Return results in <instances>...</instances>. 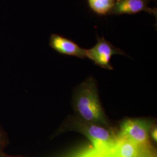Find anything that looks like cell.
<instances>
[{
	"instance_id": "6",
	"label": "cell",
	"mask_w": 157,
	"mask_h": 157,
	"mask_svg": "<svg viewBox=\"0 0 157 157\" xmlns=\"http://www.w3.org/2000/svg\"><path fill=\"white\" fill-rule=\"evenodd\" d=\"M142 11L157 17V9L149 7L147 0H117L109 15L134 14Z\"/></svg>"
},
{
	"instance_id": "14",
	"label": "cell",
	"mask_w": 157,
	"mask_h": 157,
	"mask_svg": "<svg viewBox=\"0 0 157 157\" xmlns=\"http://www.w3.org/2000/svg\"><path fill=\"white\" fill-rule=\"evenodd\" d=\"M147 1H151V0H147Z\"/></svg>"
},
{
	"instance_id": "7",
	"label": "cell",
	"mask_w": 157,
	"mask_h": 157,
	"mask_svg": "<svg viewBox=\"0 0 157 157\" xmlns=\"http://www.w3.org/2000/svg\"><path fill=\"white\" fill-rule=\"evenodd\" d=\"M140 148L133 141L117 135L109 157H139Z\"/></svg>"
},
{
	"instance_id": "2",
	"label": "cell",
	"mask_w": 157,
	"mask_h": 157,
	"mask_svg": "<svg viewBox=\"0 0 157 157\" xmlns=\"http://www.w3.org/2000/svg\"><path fill=\"white\" fill-rule=\"evenodd\" d=\"M151 124L146 119L126 118L122 121L118 135L133 141L140 148H152L149 140Z\"/></svg>"
},
{
	"instance_id": "1",
	"label": "cell",
	"mask_w": 157,
	"mask_h": 157,
	"mask_svg": "<svg viewBox=\"0 0 157 157\" xmlns=\"http://www.w3.org/2000/svg\"><path fill=\"white\" fill-rule=\"evenodd\" d=\"M72 107L80 119L111 129L102 106L97 82L93 77L87 78L75 88Z\"/></svg>"
},
{
	"instance_id": "10",
	"label": "cell",
	"mask_w": 157,
	"mask_h": 157,
	"mask_svg": "<svg viewBox=\"0 0 157 157\" xmlns=\"http://www.w3.org/2000/svg\"><path fill=\"white\" fill-rule=\"evenodd\" d=\"M10 140L5 130L0 124V154L5 152V150L9 145Z\"/></svg>"
},
{
	"instance_id": "5",
	"label": "cell",
	"mask_w": 157,
	"mask_h": 157,
	"mask_svg": "<svg viewBox=\"0 0 157 157\" xmlns=\"http://www.w3.org/2000/svg\"><path fill=\"white\" fill-rule=\"evenodd\" d=\"M49 45L53 50L61 54L76 56L81 59L87 58L86 49L80 47L73 41L59 34H51Z\"/></svg>"
},
{
	"instance_id": "9",
	"label": "cell",
	"mask_w": 157,
	"mask_h": 157,
	"mask_svg": "<svg viewBox=\"0 0 157 157\" xmlns=\"http://www.w3.org/2000/svg\"><path fill=\"white\" fill-rule=\"evenodd\" d=\"M76 157H109V154L98 151L92 147L80 152Z\"/></svg>"
},
{
	"instance_id": "13",
	"label": "cell",
	"mask_w": 157,
	"mask_h": 157,
	"mask_svg": "<svg viewBox=\"0 0 157 157\" xmlns=\"http://www.w3.org/2000/svg\"><path fill=\"white\" fill-rule=\"evenodd\" d=\"M0 157H25L23 156H15V155H11L6 154L5 152L0 154Z\"/></svg>"
},
{
	"instance_id": "3",
	"label": "cell",
	"mask_w": 157,
	"mask_h": 157,
	"mask_svg": "<svg viewBox=\"0 0 157 157\" xmlns=\"http://www.w3.org/2000/svg\"><path fill=\"white\" fill-rule=\"evenodd\" d=\"M115 55L128 56L124 51L114 46L104 37L97 36L95 45L90 49L86 50L87 58L90 59L96 65L108 70L113 69L110 60Z\"/></svg>"
},
{
	"instance_id": "11",
	"label": "cell",
	"mask_w": 157,
	"mask_h": 157,
	"mask_svg": "<svg viewBox=\"0 0 157 157\" xmlns=\"http://www.w3.org/2000/svg\"><path fill=\"white\" fill-rule=\"evenodd\" d=\"M139 157H155V154L152 151V148H140Z\"/></svg>"
},
{
	"instance_id": "12",
	"label": "cell",
	"mask_w": 157,
	"mask_h": 157,
	"mask_svg": "<svg viewBox=\"0 0 157 157\" xmlns=\"http://www.w3.org/2000/svg\"><path fill=\"white\" fill-rule=\"evenodd\" d=\"M150 135H151V137L154 140V141L157 142V128H154L151 129Z\"/></svg>"
},
{
	"instance_id": "8",
	"label": "cell",
	"mask_w": 157,
	"mask_h": 157,
	"mask_svg": "<svg viewBox=\"0 0 157 157\" xmlns=\"http://www.w3.org/2000/svg\"><path fill=\"white\" fill-rule=\"evenodd\" d=\"M90 8L100 15H107L111 11L117 0H87Z\"/></svg>"
},
{
	"instance_id": "4",
	"label": "cell",
	"mask_w": 157,
	"mask_h": 157,
	"mask_svg": "<svg viewBox=\"0 0 157 157\" xmlns=\"http://www.w3.org/2000/svg\"><path fill=\"white\" fill-rule=\"evenodd\" d=\"M71 124H71L72 126L71 129H75L84 134L91 142L100 140L112 143L117 136L112 129L84 121L79 118L72 119Z\"/></svg>"
}]
</instances>
